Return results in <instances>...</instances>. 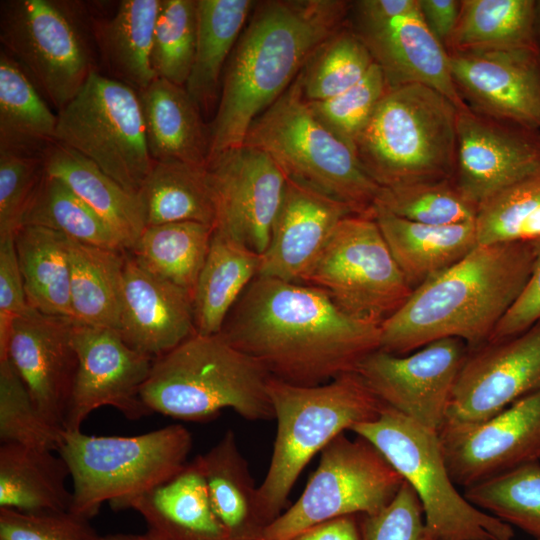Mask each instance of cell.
Instances as JSON below:
<instances>
[{
    "instance_id": "cell-1",
    "label": "cell",
    "mask_w": 540,
    "mask_h": 540,
    "mask_svg": "<svg viewBox=\"0 0 540 540\" xmlns=\"http://www.w3.org/2000/svg\"><path fill=\"white\" fill-rule=\"evenodd\" d=\"M278 380L315 386L380 348V326L357 320L313 286L257 276L219 332Z\"/></svg>"
},
{
    "instance_id": "cell-2",
    "label": "cell",
    "mask_w": 540,
    "mask_h": 540,
    "mask_svg": "<svg viewBox=\"0 0 540 540\" xmlns=\"http://www.w3.org/2000/svg\"><path fill=\"white\" fill-rule=\"evenodd\" d=\"M351 1H256L225 66L210 128L209 159L243 145L252 122L347 25Z\"/></svg>"
},
{
    "instance_id": "cell-3",
    "label": "cell",
    "mask_w": 540,
    "mask_h": 540,
    "mask_svg": "<svg viewBox=\"0 0 540 540\" xmlns=\"http://www.w3.org/2000/svg\"><path fill=\"white\" fill-rule=\"evenodd\" d=\"M538 253L532 243L477 245L413 290L381 324L379 349L406 355L444 338L460 339L470 351L486 345L523 293Z\"/></svg>"
},
{
    "instance_id": "cell-4",
    "label": "cell",
    "mask_w": 540,
    "mask_h": 540,
    "mask_svg": "<svg viewBox=\"0 0 540 540\" xmlns=\"http://www.w3.org/2000/svg\"><path fill=\"white\" fill-rule=\"evenodd\" d=\"M270 378L221 334L195 333L154 359L140 394L152 413L180 420L205 421L223 409L250 421L271 420Z\"/></svg>"
},
{
    "instance_id": "cell-5",
    "label": "cell",
    "mask_w": 540,
    "mask_h": 540,
    "mask_svg": "<svg viewBox=\"0 0 540 540\" xmlns=\"http://www.w3.org/2000/svg\"><path fill=\"white\" fill-rule=\"evenodd\" d=\"M268 395L277 428L270 464L257 489L264 527L284 511L293 486L312 458L345 430L377 418L385 406L357 372L315 386L271 377Z\"/></svg>"
},
{
    "instance_id": "cell-6",
    "label": "cell",
    "mask_w": 540,
    "mask_h": 540,
    "mask_svg": "<svg viewBox=\"0 0 540 540\" xmlns=\"http://www.w3.org/2000/svg\"><path fill=\"white\" fill-rule=\"evenodd\" d=\"M353 150L363 170L383 189L453 179L457 108L422 84L387 89Z\"/></svg>"
},
{
    "instance_id": "cell-7",
    "label": "cell",
    "mask_w": 540,
    "mask_h": 540,
    "mask_svg": "<svg viewBox=\"0 0 540 540\" xmlns=\"http://www.w3.org/2000/svg\"><path fill=\"white\" fill-rule=\"evenodd\" d=\"M243 145L268 154L291 179L373 217L381 192L354 151L312 113L300 74L251 124Z\"/></svg>"
},
{
    "instance_id": "cell-8",
    "label": "cell",
    "mask_w": 540,
    "mask_h": 540,
    "mask_svg": "<svg viewBox=\"0 0 540 540\" xmlns=\"http://www.w3.org/2000/svg\"><path fill=\"white\" fill-rule=\"evenodd\" d=\"M351 431L369 441L414 490L422 506L425 540H512L513 527L477 508L457 489L438 432L384 406Z\"/></svg>"
},
{
    "instance_id": "cell-9",
    "label": "cell",
    "mask_w": 540,
    "mask_h": 540,
    "mask_svg": "<svg viewBox=\"0 0 540 540\" xmlns=\"http://www.w3.org/2000/svg\"><path fill=\"white\" fill-rule=\"evenodd\" d=\"M192 435L181 424L136 436H95L63 431L56 453L72 478L70 510L88 520L101 506L141 494L167 481L187 464Z\"/></svg>"
},
{
    "instance_id": "cell-10",
    "label": "cell",
    "mask_w": 540,
    "mask_h": 540,
    "mask_svg": "<svg viewBox=\"0 0 540 540\" xmlns=\"http://www.w3.org/2000/svg\"><path fill=\"white\" fill-rule=\"evenodd\" d=\"M92 14L79 1L2 0L0 41L45 99L61 111L98 71Z\"/></svg>"
},
{
    "instance_id": "cell-11",
    "label": "cell",
    "mask_w": 540,
    "mask_h": 540,
    "mask_svg": "<svg viewBox=\"0 0 540 540\" xmlns=\"http://www.w3.org/2000/svg\"><path fill=\"white\" fill-rule=\"evenodd\" d=\"M300 497L268 524L257 540H292L328 520L375 513L388 505L404 480L366 439L337 436L320 453Z\"/></svg>"
},
{
    "instance_id": "cell-12",
    "label": "cell",
    "mask_w": 540,
    "mask_h": 540,
    "mask_svg": "<svg viewBox=\"0 0 540 540\" xmlns=\"http://www.w3.org/2000/svg\"><path fill=\"white\" fill-rule=\"evenodd\" d=\"M57 116L55 141L79 152L138 195L155 162L136 90L95 71Z\"/></svg>"
},
{
    "instance_id": "cell-13",
    "label": "cell",
    "mask_w": 540,
    "mask_h": 540,
    "mask_svg": "<svg viewBox=\"0 0 540 540\" xmlns=\"http://www.w3.org/2000/svg\"><path fill=\"white\" fill-rule=\"evenodd\" d=\"M301 283L320 289L351 317L378 326L413 292L374 217L355 214L337 225Z\"/></svg>"
},
{
    "instance_id": "cell-14",
    "label": "cell",
    "mask_w": 540,
    "mask_h": 540,
    "mask_svg": "<svg viewBox=\"0 0 540 540\" xmlns=\"http://www.w3.org/2000/svg\"><path fill=\"white\" fill-rule=\"evenodd\" d=\"M469 353L468 345L457 338L436 340L406 355L377 349L356 372L385 406L439 432Z\"/></svg>"
},
{
    "instance_id": "cell-15",
    "label": "cell",
    "mask_w": 540,
    "mask_h": 540,
    "mask_svg": "<svg viewBox=\"0 0 540 540\" xmlns=\"http://www.w3.org/2000/svg\"><path fill=\"white\" fill-rule=\"evenodd\" d=\"M72 343L78 367L65 417L64 430L78 431L96 409L111 406L138 420L152 414L141 399L154 359L125 343L111 328L73 320Z\"/></svg>"
},
{
    "instance_id": "cell-16",
    "label": "cell",
    "mask_w": 540,
    "mask_h": 540,
    "mask_svg": "<svg viewBox=\"0 0 540 540\" xmlns=\"http://www.w3.org/2000/svg\"><path fill=\"white\" fill-rule=\"evenodd\" d=\"M538 389L540 321L514 337L470 351L442 428L479 424Z\"/></svg>"
},
{
    "instance_id": "cell-17",
    "label": "cell",
    "mask_w": 540,
    "mask_h": 540,
    "mask_svg": "<svg viewBox=\"0 0 540 540\" xmlns=\"http://www.w3.org/2000/svg\"><path fill=\"white\" fill-rule=\"evenodd\" d=\"M207 170L216 202L215 231L263 255L287 176L268 154L245 145L211 157Z\"/></svg>"
},
{
    "instance_id": "cell-18",
    "label": "cell",
    "mask_w": 540,
    "mask_h": 540,
    "mask_svg": "<svg viewBox=\"0 0 540 540\" xmlns=\"http://www.w3.org/2000/svg\"><path fill=\"white\" fill-rule=\"evenodd\" d=\"M448 472L464 489L540 461V389L475 425L442 428Z\"/></svg>"
},
{
    "instance_id": "cell-19",
    "label": "cell",
    "mask_w": 540,
    "mask_h": 540,
    "mask_svg": "<svg viewBox=\"0 0 540 540\" xmlns=\"http://www.w3.org/2000/svg\"><path fill=\"white\" fill-rule=\"evenodd\" d=\"M540 170V131L515 122L457 109L453 180L474 204Z\"/></svg>"
},
{
    "instance_id": "cell-20",
    "label": "cell",
    "mask_w": 540,
    "mask_h": 540,
    "mask_svg": "<svg viewBox=\"0 0 540 540\" xmlns=\"http://www.w3.org/2000/svg\"><path fill=\"white\" fill-rule=\"evenodd\" d=\"M456 90L471 110L540 131V49L447 52Z\"/></svg>"
},
{
    "instance_id": "cell-21",
    "label": "cell",
    "mask_w": 540,
    "mask_h": 540,
    "mask_svg": "<svg viewBox=\"0 0 540 540\" xmlns=\"http://www.w3.org/2000/svg\"><path fill=\"white\" fill-rule=\"evenodd\" d=\"M72 324L30 308L13 322L6 357L41 414L62 430L78 367Z\"/></svg>"
},
{
    "instance_id": "cell-22",
    "label": "cell",
    "mask_w": 540,
    "mask_h": 540,
    "mask_svg": "<svg viewBox=\"0 0 540 540\" xmlns=\"http://www.w3.org/2000/svg\"><path fill=\"white\" fill-rule=\"evenodd\" d=\"M353 214L343 203L287 177L258 276L301 283L337 225Z\"/></svg>"
},
{
    "instance_id": "cell-23",
    "label": "cell",
    "mask_w": 540,
    "mask_h": 540,
    "mask_svg": "<svg viewBox=\"0 0 540 540\" xmlns=\"http://www.w3.org/2000/svg\"><path fill=\"white\" fill-rule=\"evenodd\" d=\"M118 332L132 349L160 357L196 333L192 292L146 271L126 251Z\"/></svg>"
},
{
    "instance_id": "cell-24",
    "label": "cell",
    "mask_w": 540,
    "mask_h": 540,
    "mask_svg": "<svg viewBox=\"0 0 540 540\" xmlns=\"http://www.w3.org/2000/svg\"><path fill=\"white\" fill-rule=\"evenodd\" d=\"M353 32L381 69L388 89L422 84L446 96L457 109L466 107L454 85L448 53L426 26L419 6L384 25Z\"/></svg>"
},
{
    "instance_id": "cell-25",
    "label": "cell",
    "mask_w": 540,
    "mask_h": 540,
    "mask_svg": "<svg viewBox=\"0 0 540 540\" xmlns=\"http://www.w3.org/2000/svg\"><path fill=\"white\" fill-rule=\"evenodd\" d=\"M111 508L141 515L150 540H235L212 509L199 455L167 481Z\"/></svg>"
},
{
    "instance_id": "cell-26",
    "label": "cell",
    "mask_w": 540,
    "mask_h": 540,
    "mask_svg": "<svg viewBox=\"0 0 540 540\" xmlns=\"http://www.w3.org/2000/svg\"><path fill=\"white\" fill-rule=\"evenodd\" d=\"M138 96L147 146L154 162L206 166L210 128L186 88L156 77Z\"/></svg>"
},
{
    "instance_id": "cell-27",
    "label": "cell",
    "mask_w": 540,
    "mask_h": 540,
    "mask_svg": "<svg viewBox=\"0 0 540 540\" xmlns=\"http://www.w3.org/2000/svg\"><path fill=\"white\" fill-rule=\"evenodd\" d=\"M373 217L412 290L451 267L477 245L475 222L429 225L375 206Z\"/></svg>"
},
{
    "instance_id": "cell-28",
    "label": "cell",
    "mask_w": 540,
    "mask_h": 540,
    "mask_svg": "<svg viewBox=\"0 0 540 540\" xmlns=\"http://www.w3.org/2000/svg\"><path fill=\"white\" fill-rule=\"evenodd\" d=\"M42 157L45 172L69 186L106 222L123 248L129 251L146 228L138 195L58 141L51 142Z\"/></svg>"
},
{
    "instance_id": "cell-29",
    "label": "cell",
    "mask_w": 540,
    "mask_h": 540,
    "mask_svg": "<svg viewBox=\"0 0 540 540\" xmlns=\"http://www.w3.org/2000/svg\"><path fill=\"white\" fill-rule=\"evenodd\" d=\"M160 4L161 0H122L113 15H92L95 47L109 77L137 92L156 78L151 52Z\"/></svg>"
},
{
    "instance_id": "cell-30",
    "label": "cell",
    "mask_w": 540,
    "mask_h": 540,
    "mask_svg": "<svg viewBox=\"0 0 540 540\" xmlns=\"http://www.w3.org/2000/svg\"><path fill=\"white\" fill-rule=\"evenodd\" d=\"M256 1L197 0V38L185 88L202 114L217 108L222 76Z\"/></svg>"
},
{
    "instance_id": "cell-31",
    "label": "cell",
    "mask_w": 540,
    "mask_h": 540,
    "mask_svg": "<svg viewBox=\"0 0 540 540\" xmlns=\"http://www.w3.org/2000/svg\"><path fill=\"white\" fill-rule=\"evenodd\" d=\"M55 451L16 443L0 446V508L26 513L70 510V470Z\"/></svg>"
},
{
    "instance_id": "cell-32",
    "label": "cell",
    "mask_w": 540,
    "mask_h": 540,
    "mask_svg": "<svg viewBox=\"0 0 540 540\" xmlns=\"http://www.w3.org/2000/svg\"><path fill=\"white\" fill-rule=\"evenodd\" d=\"M262 255L214 230L193 290L196 333L218 334L247 286L258 276Z\"/></svg>"
},
{
    "instance_id": "cell-33",
    "label": "cell",
    "mask_w": 540,
    "mask_h": 540,
    "mask_svg": "<svg viewBox=\"0 0 540 540\" xmlns=\"http://www.w3.org/2000/svg\"><path fill=\"white\" fill-rule=\"evenodd\" d=\"M212 509L235 540H257L265 528L257 508V489L235 433L227 430L199 455Z\"/></svg>"
},
{
    "instance_id": "cell-34",
    "label": "cell",
    "mask_w": 540,
    "mask_h": 540,
    "mask_svg": "<svg viewBox=\"0 0 540 540\" xmlns=\"http://www.w3.org/2000/svg\"><path fill=\"white\" fill-rule=\"evenodd\" d=\"M29 306L74 320L71 306L70 238L39 226H21L14 236Z\"/></svg>"
},
{
    "instance_id": "cell-35",
    "label": "cell",
    "mask_w": 540,
    "mask_h": 540,
    "mask_svg": "<svg viewBox=\"0 0 540 540\" xmlns=\"http://www.w3.org/2000/svg\"><path fill=\"white\" fill-rule=\"evenodd\" d=\"M71 306L74 320L118 331L126 251L69 242Z\"/></svg>"
},
{
    "instance_id": "cell-36",
    "label": "cell",
    "mask_w": 540,
    "mask_h": 540,
    "mask_svg": "<svg viewBox=\"0 0 540 540\" xmlns=\"http://www.w3.org/2000/svg\"><path fill=\"white\" fill-rule=\"evenodd\" d=\"M138 197L146 227L193 221L215 229L216 202L207 165L155 162Z\"/></svg>"
},
{
    "instance_id": "cell-37",
    "label": "cell",
    "mask_w": 540,
    "mask_h": 540,
    "mask_svg": "<svg viewBox=\"0 0 540 540\" xmlns=\"http://www.w3.org/2000/svg\"><path fill=\"white\" fill-rule=\"evenodd\" d=\"M10 55L0 51V149L42 155L55 141L57 114Z\"/></svg>"
},
{
    "instance_id": "cell-38",
    "label": "cell",
    "mask_w": 540,
    "mask_h": 540,
    "mask_svg": "<svg viewBox=\"0 0 540 540\" xmlns=\"http://www.w3.org/2000/svg\"><path fill=\"white\" fill-rule=\"evenodd\" d=\"M518 48H539L536 0H461L447 52Z\"/></svg>"
},
{
    "instance_id": "cell-39",
    "label": "cell",
    "mask_w": 540,
    "mask_h": 540,
    "mask_svg": "<svg viewBox=\"0 0 540 540\" xmlns=\"http://www.w3.org/2000/svg\"><path fill=\"white\" fill-rule=\"evenodd\" d=\"M214 230L193 221L149 226L127 252L146 271L193 294Z\"/></svg>"
},
{
    "instance_id": "cell-40",
    "label": "cell",
    "mask_w": 540,
    "mask_h": 540,
    "mask_svg": "<svg viewBox=\"0 0 540 540\" xmlns=\"http://www.w3.org/2000/svg\"><path fill=\"white\" fill-rule=\"evenodd\" d=\"M57 231L80 243L126 251L106 222L62 180L44 172L21 226Z\"/></svg>"
},
{
    "instance_id": "cell-41",
    "label": "cell",
    "mask_w": 540,
    "mask_h": 540,
    "mask_svg": "<svg viewBox=\"0 0 540 540\" xmlns=\"http://www.w3.org/2000/svg\"><path fill=\"white\" fill-rule=\"evenodd\" d=\"M478 245H540V170L494 194L478 206Z\"/></svg>"
},
{
    "instance_id": "cell-42",
    "label": "cell",
    "mask_w": 540,
    "mask_h": 540,
    "mask_svg": "<svg viewBox=\"0 0 540 540\" xmlns=\"http://www.w3.org/2000/svg\"><path fill=\"white\" fill-rule=\"evenodd\" d=\"M477 508L540 540V461L464 489Z\"/></svg>"
},
{
    "instance_id": "cell-43",
    "label": "cell",
    "mask_w": 540,
    "mask_h": 540,
    "mask_svg": "<svg viewBox=\"0 0 540 540\" xmlns=\"http://www.w3.org/2000/svg\"><path fill=\"white\" fill-rule=\"evenodd\" d=\"M373 64L369 50L347 22L300 72L304 98L320 101L334 97L358 83Z\"/></svg>"
},
{
    "instance_id": "cell-44",
    "label": "cell",
    "mask_w": 540,
    "mask_h": 540,
    "mask_svg": "<svg viewBox=\"0 0 540 540\" xmlns=\"http://www.w3.org/2000/svg\"><path fill=\"white\" fill-rule=\"evenodd\" d=\"M375 206L400 218L429 225L472 223L478 210L453 179L381 188Z\"/></svg>"
},
{
    "instance_id": "cell-45",
    "label": "cell",
    "mask_w": 540,
    "mask_h": 540,
    "mask_svg": "<svg viewBox=\"0 0 540 540\" xmlns=\"http://www.w3.org/2000/svg\"><path fill=\"white\" fill-rule=\"evenodd\" d=\"M196 38L197 0H161L151 52L156 77L185 87Z\"/></svg>"
},
{
    "instance_id": "cell-46",
    "label": "cell",
    "mask_w": 540,
    "mask_h": 540,
    "mask_svg": "<svg viewBox=\"0 0 540 540\" xmlns=\"http://www.w3.org/2000/svg\"><path fill=\"white\" fill-rule=\"evenodd\" d=\"M63 431L41 414L11 361L0 360L1 442L57 452Z\"/></svg>"
},
{
    "instance_id": "cell-47",
    "label": "cell",
    "mask_w": 540,
    "mask_h": 540,
    "mask_svg": "<svg viewBox=\"0 0 540 540\" xmlns=\"http://www.w3.org/2000/svg\"><path fill=\"white\" fill-rule=\"evenodd\" d=\"M387 89L384 75L374 62L368 73L346 91L326 100L306 101L314 116L353 150L356 137Z\"/></svg>"
},
{
    "instance_id": "cell-48",
    "label": "cell",
    "mask_w": 540,
    "mask_h": 540,
    "mask_svg": "<svg viewBox=\"0 0 540 540\" xmlns=\"http://www.w3.org/2000/svg\"><path fill=\"white\" fill-rule=\"evenodd\" d=\"M42 155L0 149V239L15 236L44 175Z\"/></svg>"
},
{
    "instance_id": "cell-49",
    "label": "cell",
    "mask_w": 540,
    "mask_h": 540,
    "mask_svg": "<svg viewBox=\"0 0 540 540\" xmlns=\"http://www.w3.org/2000/svg\"><path fill=\"white\" fill-rule=\"evenodd\" d=\"M89 520L66 511L26 513L0 508V540H101Z\"/></svg>"
},
{
    "instance_id": "cell-50",
    "label": "cell",
    "mask_w": 540,
    "mask_h": 540,
    "mask_svg": "<svg viewBox=\"0 0 540 540\" xmlns=\"http://www.w3.org/2000/svg\"><path fill=\"white\" fill-rule=\"evenodd\" d=\"M361 540H425L422 506L404 481L393 500L372 514L358 515Z\"/></svg>"
},
{
    "instance_id": "cell-51",
    "label": "cell",
    "mask_w": 540,
    "mask_h": 540,
    "mask_svg": "<svg viewBox=\"0 0 540 540\" xmlns=\"http://www.w3.org/2000/svg\"><path fill=\"white\" fill-rule=\"evenodd\" d=\"M29 306L16 253L14 236L0 239V360L7 357L13 322Z\"/></svg>"
},
{
    "instance_id": "cell-52",
    "label": "cell",
    "mask_w": 540,
    "mask_h": 540,
    "mask_svg": "<svg viewBox=\"0 0 540 540\" xmlns=\"http://www.w3.org/2000/svg\"><path fill=\"white\" fill-rule=\"evenodd\" d=\"M533 273L523 293L502 318L488 343L514 337L540 321V245Z\"/></svg>"
},
{
    "instance_id": "cell-53",
    "label": "cell",
    "mask_w": 540,
    "mask_h": 540,
    "mask_svg": "<svg viewBox=\"0 0 540 540\" xmlns=\"http://www.w3.org/2000/svg\"><path fill=\"white\" fill-rule=\"evenodd\" d=\"M417 7L418 0L351 1L348 26L353 31L375 28Z\"/></svg>"
},
{
    "instance_id": "cell-54",
    "label": "cell",
    "mask_w": 540,
    "mask_h": 540,
    "mask_svg": "<svg viewBox=\"0 0 540 540\" xmlns=\"http://www.w3.org/2000/svg\"><path fill=\"white\" fill-rule=\"evenodd\" d=\"M418 6L426 26L445 48L457 25L461 0H418Z\"/></svg>"
},
{
    "instance_id": "cell-55",
    "label": "cell",
    "mask_w": 540,
    "mask_h": 540,
    "mask_svg": "<svg viewBox=\"0 0 540 540\" xmlns=\"http://www.w3.org/2000/svg\"><path fill=\"white\" fill-rule=\"evenodd\" d=\"M292 540H361L358 515H347L319 523Z\"/></svg>"
},
{
    "instance_id": "cell-56",
    "label": "cell",
    "mask_w": 540,
    "mask_h": 540,
    "mask_svg": "<svg viewBox=\"0 0 540 540\" xmlns=\"http://www.w3.org/2000/svg\"><path fill=\"white\" fill-rule=\"evenodd\" d=\"M101 540H150L145 534L113 533L102 535Z\"/></svg>"
},
{
    "instance_id": "cell-57",
    "label": "cell",
    "mask_w": 540,
    "mask_h": 540,
    "mask_svg": "<svg viewBox=\"0 0 540 540\" xmlns=\"http://www.w3.org/2000/svg\"><path fill=\"white\" fill-rule=\"evenodd\" d=\"M536 37L540 48V0H536Z\"/></svg>"
}]
</instances>
